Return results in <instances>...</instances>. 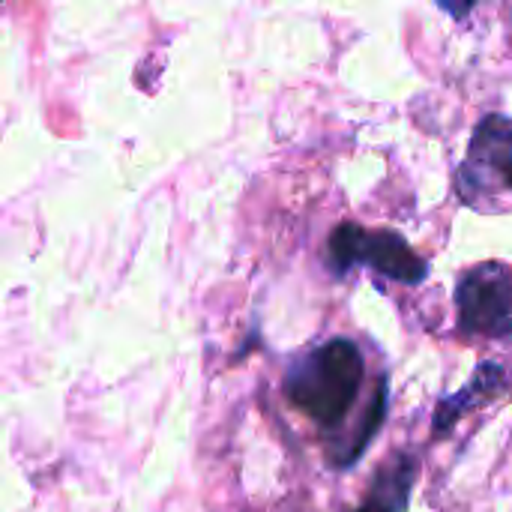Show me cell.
I'll return each instance as SVG.
<instances>
[{
	"label": "cell",
	"instance_id": "1",
	"mask_svg": "<svg viewBox=\"0 0 512 512\" xmlns=\"http://www.w3.org/2000/svg\"><path fill=\"white\" fill-rule=\"evenodd\" d=\"M363 378V351L351 339H330L291 363L285 372V399L324 432H336L357 405Z\"/></svg>",
	"mask_w": 512,
	"mask_h": 512
},
{
	"label": "cell",
	"instance_id": "2",
	"mask_svg": "<svg viewBox=\"0 0 512 512\" xmlns=\"http://www.w3.org/2000/svg\"><path fill=\"white\" fill-rule=\"evenodd\" d=\"M372 267L375 273L402 282V285H420L429 276L426 261L414 252V246L387 228H363L354 222H342L333 228L327 240V267L336 276H345L351 267Z\"/></svg>",
	"mask_w": 512,
	"mask_h": 512
},
{
	"label": "cell",
	"instance_id": "3",
	"mask_svg": "<svg viewBox=\"0 0 512 512\" xmlns=\"http://www.w3.org/2000/svg\"><path fill=\"white\" fill-rule=\"evenodd\" d=\"M459 333L480 339L512 336V270L501 261H486L462 273L456 285Z\"/></svg>",
	"mask_w": 512,
	"mask_h": 512
},
{
	"label": "cell",
	"instance_id": "4",
	"mask_svg": "<svg viewBox=\"0 0 512 512\" xmlns=\"http://www.w3.org/2000/svg\"><path fill=\"white\" fill-rule=\"evenodd\" d=\"M512 156V120L504 114H489L486 120H480V126L474 129L471 138V150L468 159L459 168L456 186L459 195L465 201H471L474 192L489 189V177H501L504 165Z\"/></svg>",
	"mask_w": 512,
	"mask_h": 512
},
{
	"label": "cell",
	"instance_id": "5",
	"mask_svg": "<svg viewBox=\"0 0 512 512\" xmlns=\"http://www.w3.org/2000/svg\"><path fill=\"white\" fill-rule=\"evenodd\" d=\"M420 477V459L414 453H393L375 474L363 504L354 512H405Z\"/></svg>",
	"mask_w": 512,
	"mask_h": 512
},
{
	"label": "cell",
	"instance_id": "6",
	"mask_svg": "<svg viewBox=\"0 0 512 512\" xmlns=\"http://www.w3.org/2000/svg\"><path fill=\"white\" fill-rule=\"evenodd\" d=\"M504 387H507V369H504L501 363H492V360L480 363L477 372H474V378H471L459 393L444 396V399L438 402L435 423H432L435 438H447L450 429H453L465 414H471L474 408L492 402Z\"/></svg>",
	"mask_w": 512,
	"mask_h": 512
},
{
	"label": "cell",
	"instance_id": "7",
	"mask_svg": "<svg viewBox=\"0 0 512 512\" xmlns=\"http://www.w3.org/2000/svg\"><path fill=\"white\" fill-rule=\"evenodd\" d=\"M387 402H390V384H387V375H384L378 381V387H375V396L369 402V411H366L363 423H357V429H354V438H351L348 450L336 459V468H351L366 453V447L372 444V438L378 435V429H381V423L387 417Z\"/></svg>",
	"mask_w": 512,
	"mask_h": 512
},
{
	"label": "cell",
	"instance_id": "8",
	"mask_svg": "<svg viewBox=\"0 0 512 512\" xmlns=\"http://www.w3.org/2000/svg\"><path fill=\"white\" fill-rule=\"evenodd\" d=\"M438 6H441L444 12H450L453 18H465V15H468V12L474 9V3H465V6H450V3H438Z\"/></svg>",
	"mask_w": 512,
	"mask_h": 512
},
{
	"label": "cell",
	"instance_id": "9",
	"mask_svg": "<svg viewBox=\"0 0 512 512\" xmlns=\"http://www.w3.org/2000/svg\"><path fill=\"white\" fill-rule=\"evenodd\" d=\"M501 180H504V183L512 189V156H510V162L504 165V171H501Z\"/></svg>",
	"mask_w": 512,
	"mask_h": 512
}]
</instances>
